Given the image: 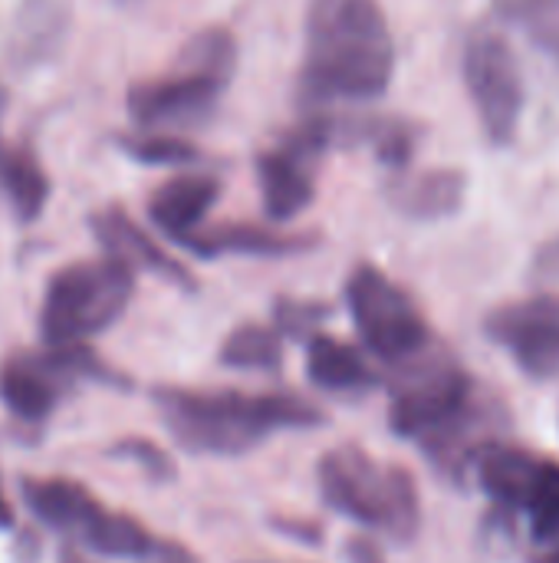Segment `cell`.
Here are the masks:
<instances>
[{
    "label": "cell",
    "mask_w": 559,
    "mask_h": 563,
    "mask_svg": "<svg viewBox=\"0 0 559 563\" xmlns=\"http://www.w3.org/2000/svg\"><path fill=\"white\" fill-rule=\"evenodd\" d=\"M494 10L559 63V0H494Z\"/></svg>",
    "instance_id": "obj_22"
},
{
    "label": "cell",
    "mask_w": 559,
    "mask_h": 563,
    "mask_svg": "<svg viewBox=\"0 0 559 563\" xmlns=\"http://www.w3.org/2000/svg\"><path fill=\"white\" fill-rule=\"evenodd\" d=\"M122 152L142 165H194L201 162V148L188 139H178L171 132H135L119 139Z\"/></svg>",
    "instance_id": "obj_23"
},
{
    "label": "cell",
    "mask_w": 559,
    "mask_h": 563,
    "mask_svg": "<svg viewBox=\"0 0 559 563\" xmlns=\"http://www.w3.org/2000/svg\"><path fill=\"white\" fill-rule=\"evenodd\" d=\"M0 191L7 195L13 214L30 224L43 214L49 201V178L26 148H10L0 165Z\"/></svg>",
    "instance_id": "obj_20"
},
{
    "label": "cell",
    "mask_w": 559,
    "mask_h": 563,
    "mask_svg": "<svg viewBox=\"0 0 559 563\" xmlns=\"http://www.w3.org/2000/svg\"><path fill=\"white\" fill-rule=\"evenodd\" d=\"M161 419L178 445L201 455H241L277 429L316 426L320 412L297 396L250 393H185L158 396Z\"/></svg>",
    "instance_id": "obj_2"
},
{
    "label": "cell",
    "mask_w": 559,
    "mask_h": 563,
    "mask_svg": "<svg viewBox=\"0 0 559 563\" xmlns=\"http://www.w3.org/2000/svg\"><path fill=\"white\" fill-rule=\"evenodd\" d=\"M326 317V307L320 303H303V300H277V323L287 333H303L316 320Z\"/></svg>",
    "instance_id": "obj_25"
},
{
    "label": "cell",
    "mask_w": 559,
    "mask_h": 563,
    "mask_svg": "<svg viewBox=\"0 0 559 563\" xmlns=\"http://www.w3.org/2000/svg\"><path fill=\"white\" fill-rule=\"evenodd\" d=\"M389 205L412 221H441L451 218L468 195V175L461 168H432L415 178L399 175L385 188Z\"/></svg>",
    "instance_id": "obj_14"
},
{
    "label": "cell",
    "mask_w": 559,
    "mask_h": 563,
    "mask_svg": "<svg viewBox=\"0 0 559 563\" xmlns=\"http://www.w3.org/2000/svg\"><path fill=\"white\" fill-rule=\"evenodd\" d=\"M237 73V40L224 26L198 30L161 76L128 89V115L145 132L191 125L214 112L217 99Z\"/></svg>",
    "instance_id": "obj_3"
},
{
    "label": "cell",
    "mask_w": 559,
    "mask_h": 563,
    "mask_svg": "<svg viewBox=\"0 0 559 563\" xmlns=\"http://www.w3.org/2000/svg\"><path fill=\"white\" fill-rule=\"evenodd\" d=\"M306 373L326 393H362L376 383V373L359 356V350L323 333L306 346Z\"/></svg>",
    "instance_id": "obj_19"
},
{
    "label": "cell",
    "mask_w": 559,
    "mask_h": 563,
    "mask_svg": "<svg viewBox=\"0 0 559 563\" xmlns=\"http://www.w3.org/2000/svg\"><path fill=\"white\" fill-rule=\"evenodd\" d=\"M89 224H92L99 244H102L112 257L125 261L128 267L152 271V274H158V277L178 284V287H194V277H191L171 254H165V251H161V247H158V244H155V241L125 214V211L105 208V211L92 214Z\"/></svg>",
    "instance_id": "obj_13"
},
{
    "label": "cell",
    "mask_w": 559,
    "mask_h": 563,
    "mask_svg": "<svg viewBox=\"0 0 559 563\" xmlns=\"http://www.w3.org/2000/svg\"><path fill=\"white\" fill-rule=\"evenodd\" d=\"M198 257H224V254H244V257H287L303 254L316 247V234H280L257 224H221L208 231H194L181 241Z\"/></svg>",
    "instance_id": "obj_16"
},
{
    "label": "cell",
    "mask_w": 559,
    "mask_h": 563,
    "mask_svg": "<svg viewBox=\"0 0 559 563\" xmlns=\"http://www.w3.org/2000/svg\"><path fill=\"white\" fill-rule=\"evenodd\" d=\"M471 406V379L458 366H425L405 376L392 399V429L405 439L445 435Z\"/></svg>",
    "instance_id": "obj_9"
},
{
    "label": "cell",
    "mask_w": 559,
    "mask_h": 563,
    "mask_svg": "<svg viewBox=\"0 0 559 563\" xmlns=\"http://www.w3.org/2000/svg\"><path fill=\"white\" fill-rule=\"evenodd\" d=\"M484 333L537 379L559 376V294H537L497 307L484 320Z\"/></svg>",
    "instance_id": "obj_10"
},
{
    "label": "cell",
    "mask_w": 559,
    "mask_h": 563,
    "mask_svg": "<svg viewBox=\"0 0 559 563\" xmlns=\"http://www.w3.org/2000/svg\"><path fill=\"white\" fill-rule=\"evenodd\" d=\"M465 86L471 92L474 112L484 125V135L494 145H511L517 139L524 106H527V86L524 69L501 30L491 23L471 26L465 40Z\"/></svg>",
    "instance_id": "obj_6"
},
{
    "label": "cell",
    "mask_w": 559,
    "mask_h": 563,
    "mask_svg": "<svg viewBox=\"0 0 559 563\" xmlns=\"http://www.w3.org/2000/svg\"><path fill=\"white\" fill-rule=\"evenodd\" d=\"M320 492L339 515L409 544L422 528L415 478L399 465H379L356 445H339L320 462Z\"/></svg>",
    "instance_id": "obj_4"
},
{
    "label": "cell",
    "mask_w": 559,
    "mask_h": 563,
    "mask_svg": "<svg viewBox=\"0 0 559 563\" xmlns=\"http://www.w3.org/2000/svg\"><path fill=\"white\" fill-rule=\"evenodd\" d=\"M346 303L362 343L385 363H409L428 346V323L415 300L379 267L359 264L346 284Z\"/></svg>",
    "instance_id": "obj_7"
},
{
    "label": "cell",
    "mask_w": 559,
    "mask_h": 563,
    "mask_svg": "<svg viewBox=\"0 0 559 563\" xmlns=\"http://www.w3.org/2000/svg\"><path fill=\"white\" fill-rule=\"evenodd\" d=\"M283 360V340L277 330L260 327V323H244L237 327L224 346H221V363L231 369H244V373H267L277 369Z\"/></svg>",
    "instance_id": "obj_21"
},
{
    "label": "cell",
    "mask_w": 559,
    "mask_h": 563,
    "mask_svg": "<svg viewBox=\"0 0 559 563\" xmlns=\"http://www.w3.org/2000/svg\"><path fill=\"white\" fill-rule=\"evenodd\" d=\"M63 563H82V561H76V558H63Z\"/></svg>",
    "instance_id": "obj_30"
},
{
    "label": "cell",
    "mask_w": 559,
    "mask_h": 563,
    "mask_svg": "<svg viewBox=\"0 0 559 563\" xmlns=\"http://www.w3.org/2000/svg\"><path fill=\"white\" fill-rule=\"evenodd\" d=\"M0 528H10V505H7L3 492H0Z\"/></svg>",
    "instance_id": "obj_29"
},
{
    "label": "cell",
    "mask_w": 559,
    "mask_h": 563,
    "mask_svg": "<svg viewBox=\"0 0 559 563\" xmlns=\"http://www.w3.org/2000/svg\"><path fill=\"white\" fill-rule=\"evenodd\" d=\"M7 106H10V92L0 86V165H3V158H7V152H10V145L3 142V115H7Z\"/></svg>",
    "instance_id": "obj_28"
},
{
    "label": "cell",
    "mask_w": 559,
    "mask_h": 563,
    "mask_svg": "<svg viewBox=\"0 0 559 563\" xmlns=\"http://www.w3.org/2000/svg\"><path fill=\"white\" fill-rule=\"evenodd\" d=\"M530 528L537 534V541H554L559 538V465L547 462L540 485L534 492V501L527 508Z\"/></svg>",
    "instance_id": "obj_24"
},
{
    "label": "cell",
    "mask_w": 559,
    "mask_h": 563,
    "mask_svg": "<svg viewBox=\"0 0 559 563\" xmlns=\"http://www.w3.org/2000/svg\"><path fill=\"white\" fill-rule=\"evenodd\" d=\"M26 501L43 525H49L82 544L92 534V528L99 525V518L105 515V508L86 488H79L72 482H30Z\"/></svg>",
    "instance_id": "obj_18"
},
{
    "label": "cell",
    "mask_w": 559,
    "mask_h": 563,
    "mask_svg": "<svg viewBox=\"0 0 559 563\" xmlns=\"http://www.w3.org/2000/svg\"><path fill=\"white\" fill-rule=\"evenodd\" d=\"M132 290L135 267L112 254L63 267L46 284L40 307V333L46 346H82L89 336L109 330L125 313Z\"/></svg>",
    "instance_id": "obj_5"
},
{
    "label": "cell",
    "mask_w": 559,
    "mask_h": 563,
    "mask_svg": "<svg viewBox=\"0 0 559 563\" xmlns=\"http://www.w3.org/2000/svg\"><path fill=\"white\" fill-rule=\"evenodd\" d=\"M557 563H559V561H557Z\"/></svg>",
    "instance_id": "obj_31"
},
{
    "label": "cell",
    "mask_w": 559,
    "mask_h": 563,
    "mask_svg": "<svg viewBox=\"0 0 559 563\" xmlns=\"http://www.w3.org/2000/svg\"><path fill=\"white\" fill-rule=\"evenodd\" d=\"M395 73V40L379 0H310L300 102L379 99Z\"/></svg>",
    "instance_id": "obj_1"
},
{
    "label": "cell",
    "mask_w": 559,
    "mask_h": 563,
    "mask_svg": "<svg viewBox=\"0 0 559 563\" xmlns=\"http://www.w3.org/2000/svg\"><path fill=\"white\" fill-rule=\"evenodd\" d=\"M221 198V185L211 175H181L165 181L152 198H148V218L155 221V228L161 234H168L171 241H185L191 238L201 221L208 218V211L214 208V201Z\"/></svg>",
    "instance_id": "obj_15"
},
{
    "label": "cell",
    "mask_w": 559,
    "mask_h": 563,
    "mask_svg": "<svg viewBox=\"0 0 559 563\" xmlns=\"http://www.w3.org/2000/svg\"><path fill=\"white\" fill-rule=\"evenodd\" d=\"M69 0H20L7 43L10 59L23 69H40L53 63L69 40Z\"/></svg>",
    "instance_id": "obj_12"
},
{
    "label": "cell",
    "mask_w": 559,
    "mask_h": 563,
    "mask_svg": "<svg viewBox=\"0 0 559 563\" xmlns=\"http://www.w3.org/2000/svg\"><path fill=\"white\" fill-rule=\"evenodd\" d=\"M142 563H198L185 548L178 544H168V541H155L152 551L142 558Z\"/></svg>",
    "instance_id": "obj_27"
},
{
    "label": "cell",
    "mask_w": 559,
    "mask_h": 563,
    "mask_svg": "<svg viewBox=\"0 0 559 563\" xmlns=\"http://www.w3.org/2000/svg\"><path fill=\"white\" fill-rule=\"evenodd\" d=\"M534 280L544 287H559V238L547 241L534 257Z\"/></svg>",
    "instance_id": "obj_26"
},
{
    "label": "cell",
    "mask_w": 559,
    "mask_h": 563,
    "mask_svg": "<svg viewBox=\"0 0 559 563\" xmlns=\"http://www.w3.org/2000/svg\"><path fill=\"white\" fill-rule=\"evenodd\" d=\"M333 145L336 142L329 112L310 109L293 132H287L273 148H267L257 158L264 211L270 221H290L316 198L313 168L316 158Z\"/></svg>",
    "instance_id": "obj_8"
},
{
    "label": "cell",
    "mask_w": 559,
    "mask_h": 563,
    "mask_svg": "<svg viewBox=\"0 0 559 563\" xmlns=\"http://www.w3.org/2000/svg\"><path fill=\"white\" fill-rule=\"evenodd\" d=\"M92 369L82 346H49V353H23L3 363L0 396L20 419H46L69 383Z\"/></svg>",
    "instance_id": "obj_11"
},
{
    "label": "cell",
    "mask_w": 559,
    "mask_h": 563,
    "mask_svg": "<svg viewBox=\"0 0 559 563\" xmlns=\"http://www.w3.org/2000/svg\"><path fill=\"white\" fill-rule=\"evenodd\" d=\"M544 468H547V459L524 452V449H511V445H491L478 455V478L484 492L497 505L517 508V511L530 508Z\"/></svg>",
    "instance_id": "obj_17"
}]
</instances>
